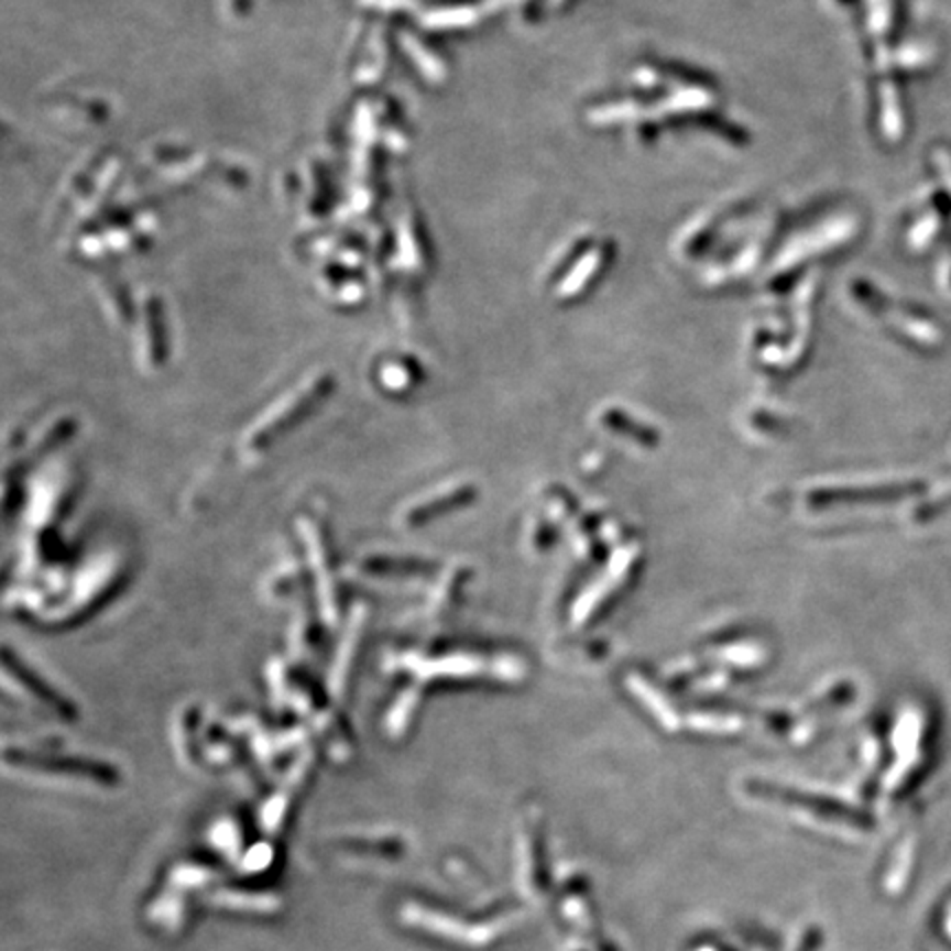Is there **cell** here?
<instances>
[{
    "instance_id": "cell-3",
    "label": "cell",
    "mask_w": 951,
    "mask_h": 951,
    "mask_svg": "<svg viewBox=\"0 0 951 951\" xmlns=\"http://www.w3.org/2000/svg\"><path fill=\"white\" fill-rule=\"evenodd\" d=\"M462 495H464L462 489H451V491H438L436 495L418 498V500L409 502V504L401 511L398 524H401V526H409V528H414V526H418V524H425V522L434 520L436 515L445 513V509H451L453 504H460Z\"/></svg>"
},
{
    "instance_id": "cell-7",
    "label": "cell",
    "mask_w": 951,
    "mask_h": 951,
    "mask_svg": "<svg viewBox=\"0 0 951 951\" xmlns=\"http://www.w3.org/2000/svg\"><path fill=\"white\" fill-rule=\"evenodd\" d=\"M949 509H951V493L944 495V498H940V500H933V502L922 504V506L916 511V520L927 522V520H933V517L947 513Z\"/></svg>"
},
{
    "instance_id": "cell-1",
    "label": "cell",
    "mask_w": 951,
    "mask_h": 951,
    "mask_svg": "<svg viewBox=\"0 0 951 951\" xmlns=\"http://www.w3.org/2000/svg\"><path fill=\"white\" fill-rule=\"evenodd\" d=\"M317 396H319V387L317 390H308V392H304L299 396H293L282 407H275L269 414H264L244 434L242 447L249 453H260V451L269 449L280 434H286L308 412V407L315 403Z\"/></svg>"
},
{
    "instance_id": "cell-6",
    "label": "cell",
    "mask_w": 951,
    "mask_h": 951,
    "mask_svg": "<svg viewBox=\"0 0 951 951\" xmlns=\"http://www.w3.org/2000/svg\"><path fill=\"white\" fill-rule=\"evenodd\" d=\"M363 575H374V577H401V575H412V572H420L423 566L420 561L407 559V557H392V555H372L365 557L361 564Z\"/></svg>"
},
{
    "instance_id": "cell-2",
    "label": "cell",
    "mask_w": 951,
    "mask_h": 951,
    "mask_svg": "<svg viewBox=\"0 0 951 951\" xmlns=\"http://www.w3.org/2000/svg\"><path fill=\"white\" fill-rule=\"evenodd\" d=\"M302 533H304V542L308 548V559L313 566V572L317 577V581L321 583L319 592H321V612L324 619L332 621L337 614V588L332 583V566H330V548H328V539L324 535V526L317 524L313 517H306L302 522Z\"/></svg>"
},
{
    "instance_id": "cell-5",
    "label": "cell",
    "mask_w": 951,
    "mask_h": 951,
    "mask_svg": "<svg viewBox=\"0 0 951 951\" xmlns=\"http://www.w3.org/2000/svg\"><path fill=\"white\" fill-rule=\"evenodd\" d=\"M361 623H363V614H354V619L348 625V632L341 641L339 654H337V663L332 665V674H330V689L332 691H341L346 689L348 682V674L352 667V660L357 656V647H359V638H361Z\"/></svg>"
},
{
    "instance_id": "cell-4",
    "label": "cell",
    "mask_w": 951,
    "mask_h": 951,
    "mask_svg": "<svg viewBox=\"0 0 951 951\" xmlns=\"http://www.w3.org/2000/svg\"><path fill=\"white\" fill-rule=\"evenodd\" d=\"M4 669H7V674H13V678L20 682V685H24V689L31 693V696H35L37 700H42L44 704H48V707H53L55 711H59V713H70L73 709L68 707V702L62 698V696H57L48 685H44L37 676H33L20 660H11V654L9 652H4Z\"/></svg>"
}]
</instances>
